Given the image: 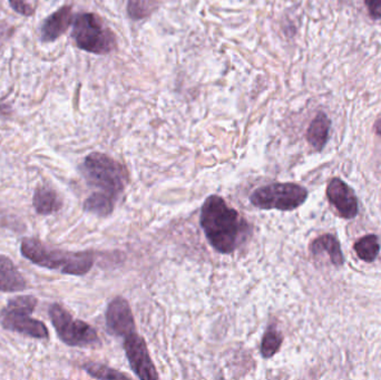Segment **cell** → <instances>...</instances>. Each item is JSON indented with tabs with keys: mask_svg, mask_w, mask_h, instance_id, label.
<instances>
[{
	"mask_svg": "<svg viewBox=\"0 0 381 380\" xmlns=\"http://www.w3.org/2000/svg\"><path fill=\"white\" fill-rule=\"evenodd\" d=\"M200 224L215 251L230 255L243 242L249 225L219 196H209L202 205Z\"/></svg>",
	"mask_w": 381,
	"mask_h": 380,
	"instance_id": "obj_1",
	"label": "cell"
},
{
	"mask_svg": "<svg viewBox=\"0 0 381 380\" xmlns=\"http://www.w3.org/2000/svg\"><path fill=\"white\" fill-rule=\"evenodd\" d=\"M22 257L41 268L70 276H85L94 265L91 252H72L56 249L37 238H25L20 244Z\"/></svg>",
	"mask_w": 381,
	"mask_h": 380,
	"instance_id": "obj_2",
	"label": "cell"
},
{
	"mask_svg": "<svg viewBox=\"0 0 381 380\" xmlns=\"http://www.w3.org/2000/svg\"><path fill=\"white\" fill-rule=\"evenodd\" d=\"M87 184L100 192L117 198L129 182L127 170L120 162L104 153L93 152L85 158L81 166Z\"/></svg>",
	"mask_w": 381,
	"mask_h": 380,
	"instance_id": "obj_3",
	"label": "cell"
},
{
	"mask_svg": "<svg viewBox=\"0 0 381 380\" xmlns=\"http://www.w3.org/2000/svg\"><path fill=\"white\" fill-rule=\"evenodd\" d=\"M38 305L35 296L22 295L9 299L0 312V324L4 329L17 332L34 339H49V328L41 320L34 319L32 312Z\"/></svg>",
	"mask_w": 381,
	"mask_h": 380,
	"instance_id": "obj_4",
	"label": "cell"
},
{
	"mask_svg": "<svg viewBox=\"0 0 381 380\" xmlns=\"http://www.w3.org/2000/svg\"><path fill=\"white\" fill-rule=\"evenodd\" d=\"M72 37L78 49L91 54H110L117 47L113 30L100 16L91 13H82L75 17Z\"/></svg>",
	"mask_w": 381,
	"mask_h": 380,
	"instance_id": "obj_5",
	"label": "cell"
},
{
	"mask_svg": "<svg viewBox=\"0 0 381 380\" xmlns=\"http://www.w3.org/2000/svg\"><path fill=\"white\" fill-rule=\"evenodd\" d=\"M49 318L59 339L70 347H100L102 345L96 330L85 322L74 318L59 303L49 307Z\"/></svg>",
	"mask_w": 381,
	"mask_h": 380,
	"instance_id": "obj_6",
	"label": "cell"
},
{
	"mask_svg": "<svg viewBox=\"0 0 381 380\" xmlns=\"http://www.w3.org/2000/svg\"><path fill=\"white\" fill-rule=\"evenodd\" d=\"M308 191L295 183H272L253 191L250 202L262 210L292 211L306 202Z\"/></svg>",
	"mask_w": 381,
	"mask_h": 380,
	"instance_id": "obj_7",
	"label": "cell"
},
{
	"mask_svg": "<svg viewBox=\"0 0 381 380\" xmlns=\"http://www.w3.org/2000/svg\"><path fill=\"white\" fill-rule=\"evenodd\" d=\"M124 350L129 359V366L140 379H159L155 366L150 359L146 340L133 332L124 340Z\"/></svg>",
	"mask_w": 381,
	"mask_h": 380,
	"instance_id": "obj_8",
	"label": "cell"
},
{
	"mask_svg": "<svg viewBox=\"0 0 381 380\" xmlns=\"http://www.w3.org/2000/svg\"><path fill=\"white\" fill-rule=\"evenodd\" d=\"M105 317L108 331L116 337L127 338L133 332H136L132 310L124 298H115L110 303Z\"/></svg>",
	"mask_w": 381,
	"mask_h": 380,
	"instance_id": "obj_9",
	"label": "cell"
},
{
	"mask_svg": "<svg viewBox=\"0 0 381 380\" xmlns=\"http://www.w3.org/2000/svg\"><path fill=\"white\" fill-rule=\"evenodd\" d=\"M327 196L339 215L344 219H352L358 213L357 198L351 189L340 179H332L328 184Z\"/></svg>",
	"mask_w": 381,
	"mask_h": 380,
	"instance_id": "obj_10",
	"label": "cell"
},
{
	"mask_svg": "<svg viewBox=\"0 0 381 380\" xmlns=\"http://www.w3.org/2000/svg\"><path fill=\"white\" fill-rule=\"evenodd\" d=\"M73 23L72 6H64L44 20L41 28L43 43H53L67 32Z\"/></svg>",
	"mask_w": 381,
	"mask_h": 380,
	"instance_id": "obj_11",
	"label": "cell"
},
{
	"mask_svg": "<svg viewBox=\"0 0 381 380\" xmlns=\"http://www.w3.org/2000/svg\"><path fill=\"white\" fill-rule=\"evenodd\" d=\"M27 286L26 279L13 260L0 255V292L24 291Z\"/></svg>",
	"mask_w": 381,
	"mask_h": 380,
	"instance_id": "obj_12",
	"label": "cell"
},
{
	"mask_svg": "<svg viewBox=\"0 0 381 380\" xmlns=\"http://www.w3.org/2000/svg\"><path fill=\"white\" fill-rule=\"evenodd\" d=\"M32 206L37 215H54L62 210L63 200L49 185H39L32 196Z\"/></svg>",
	"mask_w": 381,
	"mask_h": 380,
	"instance_id": "obj_13",
	"label": "cell"
},
{
	"mask_svg": "<svg viewBox=\"0 0 381 380\" xmlns=\"http://www.w3.org/2000/svg\"><path fill=\"white\" fill-rule=\"evenodd\" d=\"M329 129H330L329 118L325 113H319L314 118V121L311 122L308 131H306V139H308L309 144L317 151L323 150L328 141Z\"/></svg>",
	"mask_w": 381,
	"mask_h": 380,
	"instance_id": "obj_14",
	"label": "cell"
},
{
	"mask_svg": "<svg viewBox=\"0 0 381 380\" xmlns=\"http://www.w3.org/2000/svg\"><path fill=\"white\" fill-rule=\"evenodd\" d=\"M115 201V198L106 193L94 192L85 200L83 208L96 217H106L113 213Z\"/></svg>",
	"mask_w": 381,
	"mask_h": 380,
	"instance_id": "obj_15",
	"label": "cell"
},
{
	"mask_svg": "<svg viewBox=\"0 0 381 380\" xmlns=\"http://www.w3.org/2000/svg\"><path fill=\"white\" fill-rule=\"evenodd\" d=\"M311 251L314 255L328 252L333 265H341L344 263V255L341 252L339 242L335 236H329V234H325L317 240H314L311 244Z\"/></svg>",
	"mask_w": 381,
	"mask_h": 380,
	"instance_id": "obj_16",
	"label": "cell"
},
{
	"mask_svg": "<svg viewBox=\"0 0 381 380\" xmlns=\"http://www.w3.org/2000/svg\"><path fill=\"white\" fill-rule=\"evenodd\" d=\"M282 338L281 332L278 331L277 328L274 326H270L264 332L262 343H261V355L264 358L268 359L273 357L281 347Z\"/></svg>",
	"mask_w": 381,
	"mask_h": 380,
	"instance_id": "obj_17",
	"label": "cell"
},
{
	"mask_svg": "<svg viewBox=\"0 0 381 380\" xmlns=\"http://www.w3.org/2000/svg\"><path fill=\"white\" fill-rule=\"evenodd\" d=\"M379 242L376 236H366L360 239L354 244V250L357 252L358 257L366 262H371L376 259L379 253Z\"/></svg>",
	"mask_w": 381,
	"mask_h": 380,
	"instance_id": "obj_18",
	"label": "cell"
},
{
	"mask_svg": "<svg viewBox=\"0 0 381 380\" xmlns=\"http://www.w3.org/2000/svg\"><path fill=\"white\" fill-rule=\"evenodd\" d=\"M83 368L89 376L96 378V379H127V378H129L125 374L116 372L110 367L102 364H96V362L85 364Z\"/></svg>",
	"mask_w": 381,
	"mask_h": 380,
	"instance_id": "obj_19",
	"label": "cell"
},
{
	"mask_svg": "<svg viewBox=\"0 0 381 380\" xmlns=\"http://www.w3.org/2000/svg\"><path fill=\"white\" fill-rule=\"evenodd\" d=\"M153 0H129L127 1V15L133 20H142L150 16L154 11Z\"/></svg>",
	"mask_w": 381,
	"mask_h": 380,
	"instance_id": "obj_20",
	"label": "cell"
},
{
	"mask_svg": "<svg viewBox=\"0 0 381 380\" xmlns=\"http://www.w3.org/2000/svg\"><path fill=\"white\" fill-rule=\"evenodd\" d=\"M9 5L17 14L22 16H32L35 13V9L32 8V6L30 5L26 0H9Z\"/></svg>",
	"mask_w": 381,
	"mask_h": 380,
	"instance_id": "obj_21",
	"label": "cell"
},
{
	"mask_svg": "<svg viewBox=\"0 0 381 380\" xmlns=\"http://www.w3.org/2000/svg\"><path fill=\"white\" fill-rule=\"evenodd\" d=\"M365 4L371 18H381V0H365Z\"/></svg>",
	"mask_w": 381,
	"mask_h": 380,
	"instance_id": "obj_22",
	"label": "cell"
},
{
	"mask_svg": "<svg viewBox=\"0 0 381 380\" xmlns=\"http://www.w3.org/2000/svg\"><path fill=\"white\" fill-rule=\"evenodd\" d=\"M375 131H376L377 134L380 135L381 137V118H379L376 125H375Z\"/></svg>",
	"mask_w": 381,
	"mask_h": 380,
	"instance_id": "obj_23",
	"label": "cell"
}]
</instances>
